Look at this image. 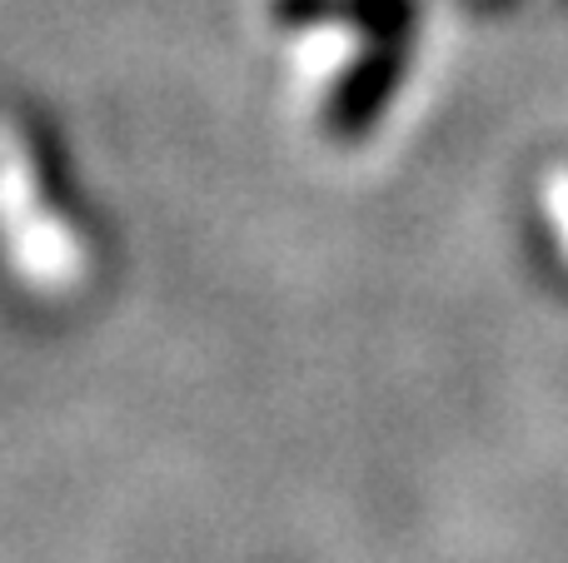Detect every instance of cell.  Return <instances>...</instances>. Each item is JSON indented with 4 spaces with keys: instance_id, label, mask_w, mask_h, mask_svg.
Wrapping results in <instances>:
<instances>
[{
    "instance_id": "obj_1",
    "label": "cell",
    "mask_w": 568,
    "mask_h": 563,
    "mask_svg": "<svg viewBox=\"0 0 568 563\" xmlns=\"http://www.w3.org/2000/svg\"><path fill=\"white\" fill-rule=\"evenodd\" d=\"M0 239H6V255L16 259V269L26 275V285L45 289V295L70 289L85 269V249L40 205L36 170L6 125H0Z\"/></svg>"
},
{
    "instance_id": "obj_3",
    "label": "cell",
    "mask_w": 568,
    "mask_h": 563,
    "mask_svg": "<svg viewBox=\"0 0 568 563\" xmlns=\"http://www.w3.org/2000/svg\"><path fill=\"white\" fill-rule=\"evenodd\" d=\"M544 209H549L554 229H559V245L568 255V165H559L549 180H544Z\"/></svg>"
},
{
    "instance_id": "obj_2",
    "label": "cell",
    "mask_w": 568,
    "mask_h": 563,
    "mask_svg": "<svg viewBox=\"0 0 568 563\" xmlns=\"http://www.w3.org/2000/svg\"><path fill=\"white\" fill-rule=\"evenodd\" d=\"M294 55H300V75H304V80H329L334 70L349 65V55H354V35H349L344 25L310 30V35L294 40Z\"/></svg>"
}]
</instances>
